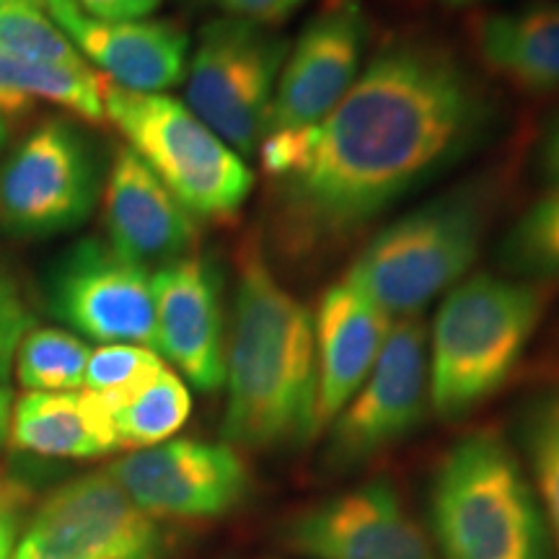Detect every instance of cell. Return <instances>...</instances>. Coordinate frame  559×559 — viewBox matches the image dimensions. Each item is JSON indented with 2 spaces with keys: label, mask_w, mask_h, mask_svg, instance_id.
<instances>
[{
  "label": "cell",
  "mask_w": 559,
  "mask_h": 559,
  "mask_svg": "<svg viewBox=\"0 0 559 559\" xmlns=\"http://www.w3.org/2000/svg\"><path fill=\"white\" fill-rule=\"evenodd\" d=\"M210 3L226 11L230 19H243L272 29L275 24L288 21L306 0H210Z\"/></svg>",
  "instance_id": "cell-30"
},
{
  "label": "cell",
  "mask_w": 559,
  "mask_h": 559,
  "mask_svg": "<svg viewBox=\"0 0 559 559\" xmlns=\"http://www.w3.org/2000/svg\"><path fill=\"white\" fill-rule=\"evenodd\" d=\"M283 539L306 559H432L425 531L383 479L300 510Z\"/></svg>",
  "instance_id": "cell-14"
},
{
  "label": "cell",
  "mask_w": 559,
  "mask_h": 559,
  "mask_svg": "<svg viewBox=\"0 0 559 559\" xmlns=\"http://www.w3.org/2000/svg\"><path fill=\"white\" fill-rule=\"evenodd\" d=\"M0 50L37 66L91 68L47 13L45 0H19L0 11Z\"/></svg>",
  "instance_id": "cell-25"
},
{
  "label": "cell",
  "mask_w": 559,
  "mask_h": 559,
  "mask_svg": "<svg viewBox=\"0 0 559 559\" xmlns=\"http://www.w3.org/2000/svg\"><path fill=\"white\" fill-rule=\"evenodd\" d=\"M164 536L107 469L47 495L11 559H160Z\"/></svg>",
  "instance_id": "cell-9"
},
{
  "label": "cell",
  "mask_w": 559,
  "mask_h": 559,
  "mask_svg": "<svg viewBox=\"0 0 559 559\" xmlns=\"http://www.w3.org/2000/svg\"><path fill=\"white\" fill-rule=\"evenodd\" d=\"M430 402L428 332L423 321L391 324L368 379L330 425L326 464L355 469L407 438Z\"/></svg>",
  "instance_id": "cell-10"
},
{
  "label": "cell",
  "mask_w": 559,
  "mask_h": 559,
  "mask_svg": "<svg viewBox=\"0 0 559 559\" xmlns=\"http://www.w3.org/2000/svg\"><path fill=\"white\" fill-rule=\"evenodd\" d=\"M368 45L362 0H321L280 70L270 132L324 120L358 81Z\"/></svg>",
  "instance_id": "cell-13"
},
{
  "label": "cell",
  "mask_w": 559,
  "mask_h": 559,
  "mask_svg": "<svg viewBox=\"0 0 559 559\" xmlns=\"http://www.w3.org/2000/svg\"><path fill=\"white\" fill-rule=\"evenodd\" d=\"M32 492L21 481L0 477V559H11L24 528Z\"/></svg>",
  "instance_id": "cell-29"
},
{
  "label": "cell",
  "mask_w": 559,
  "mask_h": 559,
  "mask_svg": "<svg viewBox=\"0 0 559 559\" xmlns=\"http://www.w3.org/2000/svg\"><path fill=\"white\" fill-rule=\"evenodd\" d=\"M492 194L466 185L383 226L345 280L389 319H412L464 280L485 243Z\"/></svg>",
  "instance_id": "cell-5"
},
{
  "label": "cell",
  "mask_w": 559,
  "mask_h": 559,
  "mask_svg": "<svg viewBox=\"0 0 559 559\" xmlns=\"http://www.w3.org/2000/svg\"><path fill=\"white\" fill-rule=\"evenodd\" d=\"M102 192L94 145L73 122L41 120L0 160V230L47 239L79 228Z\"/></svg>",
  "instance_id": "cell-8"
},
{
  "label": "cell",
  "mask_w": 559,
  "mask_h": 559,
  "mask_svg": "<svg viewBox=\"0 0 559 559\" xmlns=\"http://www.w3.org/2000/svg\"><path fill=\"white\" fill-rule=\"evenodd\" d=\"M29 330H34V313L16 275L0 260V383L9 381L16 349Z\"/></svg>",
  "instance_id": "cell-28"
},
{
  "label": "cell",
  "mask_w": 559,
  "mask_h": 559,
  "mask_svg": "<svg viewBox=\"0 0 559 559\" xmlns=\"http://www.w3.org/2000/svg\"><path fill=\"white\" fill-rule=\"evenodd\" d=\"M45 9L83 60L115 86L164 94L187 75L190 37L174 21H96L73 0H45Z\"/></svg>",
  "instance_id": "cell-16"
},
{
  "label": "cell",
  "mask_w": 559,
  "mask_h": 559,
  "mask_svg": "<svg viewBox=\"0 0 559 559\" xmlns=\"http://www.w3.org/2000/svg\"><path fill=\"white\" fill-rule=\"evenodd\" d=\"M498 262L526 283H559V185L539 194L506 230Z\"/></svg>",
  "instance_id": "cell-23"
},
{
  "label": "cell",
  "mask_w": 559,
  "mask_h": 559,
  "mask_svg": "<svg viewBox=\"0 0 559 559\" xmlns=\"http://www.w3.org/2000/svg\"><path fill=\"white\" fill-rule=\"evenodd\" d=\"M485 66L521 91L559 88V3H534L477 21Z\"/></svg>",
  "instance_id": "cell-20"
},
{
  "label": "cell",
  "mask_w": 559,
  "mask_h": 559,
  "mask_svg": "<svg viewBox=\"0 0 559 559\" xmlns=\"http://www.w3.org/2000/svg\"><path fill=\"white\" fill-rule=\"evenodd\" d=\"M151 519H218L249 492V466L228 443L166 440L107 469Z\"/></svg>",
  "instance_id": "cell-12"
},
{
  "label": "cell",
  "mask_w": 559,
  "mask_h": 559,
  "mask_svg": "<svg viewBox=\"0 0 559 559\" xmlns=\"http://www.w3.org/2000/svg\"><path fill=\"white\" fill-rule=\"evenodd\" d=\"M9 138H11V117H5L3 111H0V151L9 145Z\"/></svg>",
  "instance_id": "cell-34"
},
{
  "label": "cell",
  "mask_w": 559,
  "mask_h": 559,
  "mask_svg": "<svg viewBox=\"0 0 559 559\" xmlns=\"http://www.w3.org/2000/svg\"><path fill=\"white\" fill-rule=\"evenodd\" d=\"M156 300V353L166 355L200 391L226 381L223 277L207 257H185L151 275Z\"/></svg>",
  "instance_id": "cell-15"
},
{
  "label": "cell",
  "mask_w": 559,
  "mask_h": 559,
  "mask_svg": "<svg viewBox=\"0 0 559 559\" xmlns=\"http://www.w3.org/2000/svg\"><path fill=\"white\" fill-rule=\"evenodd\" d=\"M164 368L160 355L151 347L102 345L91 349L83 386L99 394L115 415L117 407H122L140 389L148 386Z\"/></svg>",
  "instance_id": "cell-27"
},
{
  "label": "cell",
  "mask_w": 559,
  "mask_h": 559,
  "mask_svg": "<svg viewBox=\"0 0 559 559\" xmlns=\"http://www.w3.org/2000/svg\"><path fill=\"white\" fill-rule=\"evenodd\" d=\"M226 376L230 445L280 451L317 438L313 317L275 277L260 243L239 260Z\"/></svg>",
  "instance_id": "cell-2"
},
{
  "label": "cell",
  "mask_w": 559,
  "mask_h": 559,
  "mask_svg": "<svg viewBox=\"0 0 559 559\" xmlns=\"http://www.w3.org/2000/svg\"><path fill=\"white\" fill-rule=\"evenodd\" d=\"M430 515L449 559H551L534 487L495 432L461 438L445 453L432 481Z\"/></svg>",
  "instance_id": "cell-4"
},
{
  "label": "cell",
  "mask_w": 559,
  "mask_h": 559,
  "mask_svg": "<svg viewBox=\"0 0 559 559\" xmlns=\"http://www.w3.org/2000/svg\"><path fill=\"white\" fill-rule=\"evenodd\" d=\"M523 445L534 474L551 549L559 559V386L531 402L523 417Z\"/></svg>",
  "instance_id": "cell-26"
},
{
  "label": "cell",
  "mask_w": 559,
  "mask_h": 559,
  "mask_svg": "<svg viewBox=\"0 0 559 559\" xmlns=\"http://www.w3.org/2000/svg\"><path fill=\"white\" fill-rule=\"evenodd\" d=\"M91 347L55 326H34L16 349V379L29 391H75L86 379Z\"/></svg>",
  "instance_id": "cell-24"
},
{
  "label": "cell",
  "mask_w": 559,
  "mask_h": 559,
  "mask_svg": "<svg viewBox=\"0 0 559 559\" xmlns=\"http://www.w3.org/2000/svg\"><path fill=\"white\" fill-rule=\"evenodd\" d=\"M539 166H542V174L551 181V185H559V115L542 138Z\"/></svg>",
  "instance_id": "cell-32"
},
{
  "label": "cell",
  "mask_w": 559,
  "mask_h": 559,
  "mask_svg": "<svg viewBox=\"0 0 559 559\" xmlns=\"http://www.w3.org/2000/svg\"><path fill=\"white\" fill-rule=\"evenodd\" d=\"M47 306L70 330L102 345L156 349V300L148 270L107 241L83 239L47 272Z\"/></svg>",
  "instance_id": "cell-11"
},
{
  "label": "cell",
  "mask_w": 559,
  "mask_h": 559,
  "mask_svg": "<svg viewBox=\"0 0 559 559\" xmlns=\"http://www.w3.org/2000/svg\"><path fill=\"white\" fill-rule=\"evenodd\" d=\"M547 309L526 280L477 272L449 290L432 326L428 386L438 417L459 419L510 379Z\"/></svg>",
  "instance_id": "cell-3"
},
{
  "label": "cell",
  "mask_w": 559,
  "mask_h": 559,
  "mask_svg": "<svg viewBox=\"0 0 559 559\" xmlns=\"http://www.w3.org/2000/svg\"><path fill=\"white\" fill-rule=\"evenodd\" d=\"M75 9L96 21H140L158 9L160 0H73Z\"/></svg>",
  "instance_id": "cell-31"
},
{
  "label": "cell",
  "mask_w": 559,
  "mask_h": 559,
  "mask_svg": "<svg viewBox=\"0 0 559 559\" xmlns=\"http://www.w3.org/2000/svg\"><path fill=\"white\" fill-rule=\"evenodd\" d=\"M9 417H11V391L0 383V449L9 438Z\"/></svg>",
  "instance_id": "cell-33"
},
{
  "label": "cell",
  "mask_w": 559,
  "mask_h": 559,
  "mask_svg": "<svg viewBox=\"0 0 559 559\" xmlns=\"http://www.w3.org/2000/svg\"><path fill=\"white\" fill-rule=\"evenodd\" d=\"M190 412V389L174 370L164 368L148 386L115 409L117 451H143L166 443L185 428Z\"/></svg>",
  "instance_id": "cell-22"
},
{
  "label": "cell",
  "mask_w": 559,
  "mask_h": 559,
  "mask_svg": "<svg viewBox=\"0 0 559 559\" xmlns=\"http://www.w3.org/2000/svg\"><path fill=\"white\" fill-rule=\"evenodd\" d=\"M288 41L270 26L215 19L202 26L187 62V107L239 156L260 151Z\"/></svg>",
  "instance_id": "cell-7"
},
{
  "label": "cell",
  "mask_w": 559,
  "mask_h": 559,
  "mask_svg": "<svg viewBox=\"0 0 559 559\" xmlns=\"http://www.w3.org/2000/svg\"><path fill=\"white\" fill-rule=\"evenodd\" d=\"M104 83L94 68L37 66L0 50V111L11 120L50 102L86 122H104Z\"/></svg>",
  "instance_id": "cell-21"
},
{
  "label": "cell",
  "mask_w": 559,
  "mask_h": 559,
  "mask_svg": "<svg viewBox=\"0 0 559 559\" xmlns=\"http://www.w3.org/2000/svg\"><path fill=\"white\" fill-rule=\"evenodd\" d=\"M104 223L109 247L140 267L185 260L198 241L194 215L130 148L117 151L109 166Z\"/></svg>",
  "instance_id": "cell-17"
},
{
  "label": "cell",
  "mask_w": 559,
  "mask_h": 559,
  "mask_svg": "<svg viewBox=\"0 0 559 559\" xmlns=\"http://www.w3.org/2000/svg\"><path fill=\"white\" fill-rule=\"evenodd\" d=\"M9 443L45 459H96L117 451L115 415L94 391H29L11 407Z\"/></svg>",
  "instance_id": "cell-19"
},
{
  "label": "cell",
  "mask_w": 559,
  "mask_h": 559,
  "mask_svg": "<svg viewBox=\"0 0 559 559\" xmlns=\"http://www.w3.org/2000/svg\"><path fill=\"white\" fill-rule=\"evenodd\" d=\"M492 124L495 102L456 55L389 41L324 120L262 140L277 249L290 260L334 251L477 151Z\"/></svg>",
  "instance_id": "cell-1"
},
{
  "label": "cell",
  "mask_w": 559,
  "mask_h": 559,
  "mask_svg": "<svg viewBox=\"0 0 559 559\" xmlns=\"http://www.w3.org/2000/svg\"><path fill=\"white\" fill-rule=\"evenodd\" d=\"M391 321L373 300L349 285H332L313 317L317 334V436L334 423L379 358Z\"/></svg>",
  "instance_id": "cell-18"
},
{
  "label": "cell",
  "mask_w": 559,
  "mask_h": 559,
  "mask_svg": "<svg viewBox=\"0 0 559 559\" xmlns=\"http://www.w3.org/2000/svg\"><path fill=\"white\" fill-rule=\"evenodd\" d=\"M436 3H443V5H472V3H479V0H436Z\"/></svg>",
  "instance_id": "cell-35"
},
{
  "label": "cell",
  "mask_w": 559,
  "mask_h": 559,
  "mask_svg": "<svg viewBox=\"0 0 559 559\" xmlns=\"http://www.w3.org/2000/svg\"><path fill=\"white\" fill-rule=\"evenodd\" d=\"M104 111L128 148L194 218H230L249 200L254 174L187 104L107 81Z\"/></svg>",
  "instance_id": "cell-6"
},
{
  "label": "cell",
  "mask_w": 559,
  "mask_h": 559,
  "mask_svg": "<svg viewBox=\"0 0 559 559\" xmlns=\"http://www.w3.org/2000/svg\"><path fill=\"white\" fill-rule=\"evenodd\" d=\"M11 3H19V0H0V11H3L5 5H11Z\"/></svg>",
  "instance_id": "cell-36"
}]
</instances>
